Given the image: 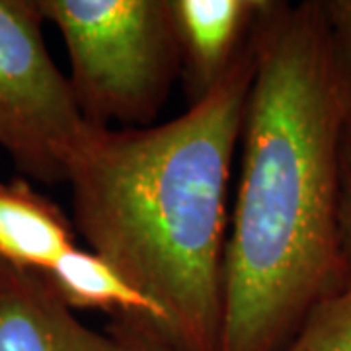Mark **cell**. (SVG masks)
<instances>
[{
	"instance_id": "cell-1",
	"label": "cell",
	"mask_w": 351,
	"mask_h": 351,
	"mask_svg": "<svg viewBox=\"0 0 351 351\" xmlns=\"http://www.w3.org/2000/svg\"><path fill=\"white\" fill-rule=\"evenodd\" d=\"M254 55L217 351H281L343 287L338 166L351 64L313 0H271Z\"/></svg>"
},
{
	"instance_id": "cell-2",
	"label": "cell",
	"mask_w": 351,
	"mask_h": 351,
	"mask_svg": "<svg viewBox=\"0 0 351 351\" xmlns=\"http://www.w3.org/2000/svg\"><path fill=\"white\" fill-rule=\"evenodd\" d=\"M254 34L226 76L174 119L88 123L66 166L73 225L164 314V336L217 351L228 188L254 78Z\"/></svg>"
},
{
	"instance_id": "cell-3",
	"label": "cell",
	"mask_w": 351,
	"mask_h": 351,
	"mask_svg": "<svg viewBox=\"0 0 351 351\" xmlns=\"http://www.w3.org/2000/svg\"><path fill=\"white\" fill-rule=\"evenodd\" d=\"M69 53L76 106L94 127L154 125L182 75L170 0H38Z\"/></svg>"
},
{
	"instance_id": "cell-4",
	"label": "cell",
	"mask_w": 351,
	"mask_h": 351,
	"mask_svg": "<svg viewBox=\"0 0 351 351\" xmlns=\"http://www.w3.org/2000/svg\"><path fill=\"white\" fill-rule=\"evenodd\" d=\"M43 24L38 0H0V149L27 178L59 184L88 123Z\"/></svg>"
},
{
	"instance_id": "cell-5",
	"label": "cell",
	"mask_w": 351,
	"mask_h": 351,
	"mask_svg": "<svg viewBox=\"0 0 351 351\" xmlns=\"http://www.w3.org/2000/svg\"><path fill=\"white\" fill-rule=\"evenodd\" d=\"M269 6L271 0H170L189 104L225 78Z\"/></svg>"
},
{
	"instance_id": "cell-6",
	"label": "cell",
	"mask_w": 351,
	"mask_h": 351,
	"mask_svg": "<svg viewBox=\"0 0 351 351\" xmlns=\"http://www.w3.org/2000/svg\"><path fill=\"white\" fill-rule=\"evenodd\" d=\"M0 351H125L82 324L43 277L0 262Z\"/></svg>"
},
{
	"instance_id": "cell-7",
	"label": "cell",
	"mask_w": 351,
	"mask_h": 351,
	"mask_svg": "<svg viewBox=\"0 0 351 351\" xmlns=\"http://www.w3.org/2000/svg\"><path fill=\"white\" fill-rule=\"evenodd\" d=\"M75 230L63 209L27 180L0 182V262L43 274L75 248Z\"/></svg>"
},
{
	"instance_id": "cell-8",
	"label": "cell",
	"mask_w": 351,
	"mask_h": 351,
	"mask_svg": "<svg viewBox=\"0 0 351 351\" xmlns=\"http://www.w3.org/2000/svg\"><path fill=\"white\" fill-rule=\"evenodd\" d=\"M39 276L71 311L143 318L164 332L162 311L96 252L75 246Z\"/></svg>"
},
{
	"instance_id": "cell-9",
	"label": "cell",
	"mask_w": 351,
	"mask_h": 351,
	"mask_svg": "<svg viewBox=\"0 0 351 351\" xmlns=\"http://www.w3.org/2000/svg\"><path fill=\"white\" fill-rule=\"evenodd\" d=\"M281 351H351V283L318 302Z\"/></svg>"
},
{
	"instance_id": "cell-10",
	"label": "cell",
	"mask_w": 351,
	"mask_h": 351,
	"mask_svg": "<svg viewBox=\"0 0 351 351\" xmlns=\"http://www.w3.org/2000/svg\"><path fill=\"white\" fill-rule=\"evenodd\" d=\"M338 234L343 285L351 283V115L339 145L338 166Z\"/></svg>"
},
{
	"instance_id": "cell-11",
	"label": "cell",
	"mask_w": 351,
	"mask_h": 351,
	"mask_svg": "<svg viewBox=\"0 0 351 351\" xmlns=\"http://www.w3.org/2000/svg\"><path fill=\"white\" fill-rule=\"evenodd\" d=\"M108 334L117 339L125 351H188L176 346L158 328L143 318L115 316Z\"/></svg>"
},
{
	"instance_id": "cell-12",
	"label": "cell",
	"mask_w": 351,
	"mask_h": 351,
	"mask_svg": "<svg viewBox=\"0 0 351 351\" xmlns=\"http://www.w3.org/2000/svg\"><path fill=\"white\" fill-rule=\"evenodd\" d=\"M320 4L336 43L351 64V0H324Z\"/></svg>"
}]
</instances>
